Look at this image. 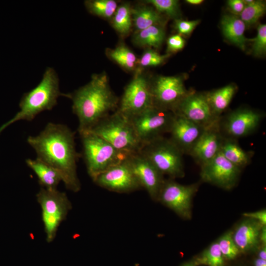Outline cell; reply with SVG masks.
<instances>
[{
    "mask_svg": "<svg viewBox=\"0 0 266 266\" xmlns=\"http://www.w3.org/2000/svg\"><path fill=\"white\" fill-rule=\"evenodd\" d=\"M36 197L41 209L46 240L50 243L54 240L60 225L66 219L72 205L66 194L58 189L41 187Z\"/></svg>",
    "mask_w": 266,
    "mask_h": 266,
    "instance_id": "7",
    "label": "cell"
},
{
    "mask_svg": "<svg viewBox=\"0 0 266 266\" xmlns=\"http://www.w3.org/2000/svg\"><path fill=\"white\" fill-rule=\"evenodd\" d=\"M172 112L205 128L220 119L213 115L206 95L196 93H189Z\"/></svg>",
    "mask_w": 266,
    "mask_h": 266,
    "instance_id": "16",
    "label": "cell"
},
{
    "mask_svg": "<svg viewBox=\"0 0 266 266\" xmlns=\"http://www.w3.org/2000/svg\"><path fill=\"white\" fill-rule=\"evenodd\" d=\"M79 133L87 172L92 180L111 167L124 161L130 154L118 150L91 131Z\"/></svg>",
    "mask_w": 266,
    "mask_h": 266,
    "instance_id": "4",
    "label": "cell"
},
{
    "mask_svg": "<svg viewBox=\"0 0 266 266\" xmlns=\"http://www.w3.org/2000/svg\"><path fill=\"white\" fill-rule=\"evenodd\" d=\"M126 161L141 188L153 200L157 201L165 180L164 175L140 152L129 154Z\"/></svg>",
    "mask_w": 266,
    "mask_h": 266,
    "instance_id": "12",
    "label": "cell"
},
{
    "mask_svg": "<svg viewBox=\"0 0 266 266\" xmlns=\"http://www.w3.org/2000/svg\"><path fill=\"white\" fill-rule=\"evenodd\" d=\"M220 151L226 159L240 169L250 164L254 153L244 150L236 139L227 137H224Z\"/></svg>",
    "mask_w": 266,
    "mask_h": 266,
    "instance_id": "21",
    "label": "cell"
},
{
    "mask_svg": "<svg viewBox=\"0 0 266 266\" xmlns=\"http://www.w3.org/2000/svg\"><path fill=\"white\" fill-rule=\"evenodd\" d=\"M165 32L161 25L150 26L135 32L133 37V42L137 46L158 48L163 43Z\"/></svg>",
    "mask_w": 266,
    "mask_h": 266,
    "instance_id": "25",
    "label": "cell"
},
{
    "mask_svg": "<svg viewBox=\"0 0 266 266\" xmlns=\"http://www.w3.org/2000/svg\"><path fill=\"white\" fill-rule=\"evenodd\" d=\"M131 12L135 32L162 24L163 19L160 13L149 5H141L132 8Z\"/></svg>",
    "mask_w": 266,
    "mask_h": 266,
    "instance_id": "24",
    "label": "cell"
},
{
    "mask_svg": "<svg viewBox=\"0 0 266 266\" xmlns=\"http://www.w3.org/2000/svg\"><path fill=\"white\" fill-rule=\"evenodd\" d=\"M263 225L257 221L247 218L233 232V240L240 252L255 250L260 243V233Z\"/></svg>",
    "mask_w": 266,
    "mask_h": 266,
    "instance_id": "19",
    "label": "cell"
},
{
    "mask_svg": "<svg viewBox=\"0 0 266 266\" xmlns=\"http://www.w3.org/2000/svg\"><path fill=\"white\" fill-rule=\"evenodd\" d=\"M200 168V177L203 181L225 190H230L236 185L241 172L220 151Z\"/></svg>",
    "mask_w": 266,
    "mask_h": 266,
    "instance_id": "13",
    "label": "cell"
},
{
    "mask_svg": "<svg viewBox=\"0 0 266 266\" xmlns=\"http://www.w3.org/2000/svg\"><path fill=\"white\" fill-rule=\"evenodd\" d=\"M195 260L197 266H224V258L217 241L212 243Z\"/></svg>",
    "mask_w": 266,
    "mask_h": 266,
    "instance_id": "29",
    "label": "cell"
},
{
    "mask_svg": "<svg viewBox=\"0 0 266 266\" xmlns=\"http://www.w3.org/2000/svg\"><path fill=\"white\" fill-rule=\"evenodd\" d=\"M139 152L164 175L171 178L185 175L183 154L169 138L162 136L144 144Z\"/></svg>",
    "mask_w": 266,
    "mask_h": 266,
    "instance_id": "6",
    "label": "cell"
},
{
    "mask_svg": "<svg viewBox=\"0 0 266 266\" xmlns=\"http://www.w3.org/2000/svg\"><path fill=\"white\" fill-rule=\"evenodd\" d=\"M206 128L185 118L175 115L169 132V139L183 154L189 155Z\"/></svg>",
    "mask_w": 266,
    "mask_h": 266,
    "instance_id": "18",
    "label": "cell"
},
{
    "mask_svg": "<svg viewBox=\"0 0 266 266\" xmlns=\"http://www.w3.org/2000/svg\"><path fill=\"white\" fill-rule=\"evenodd\" d=\"M219 121L205 129L189 154L200 166L212 159L220 151L224 137Z\"/></svg>",
    "mask_w": 266,
    "mask_h": 266,
    "instance_id": "17",
    "label": "cell"
},
{
    "mask_svg": "<svg viewBox=\"0 0 266 266\" xmlns=\"http://www.w3.org/2000/svg\"><path fill=\"white\" fill-rule=\"evenodd\" d=\"M150 90L153 105L172 112L189 93L181 78L177 76L157 77L150 82Z\"/></svg>",
    "mask_w": 266,
    "mask_h": 266,
    "instance_id": "11",
    "label": "cell"
},
{
    "mask_svg": "<svg viewBox=\"0 0 266 266\" xmlns=\"http://www.w3.org/2000/svg\"><path fill=\"white\" fill-rule=\"evenodd\" d=\"M244 217L258 221L263 225H266V210L262 209L253 212H246L243 214Z\"/></svg>",
    "mask_w": 266,
    "mask_h": 266,
    "instance_id": "37",
    "label": "cell"
},
{
    "mask_svg": "<svg viewBox=\"0 0 266 266\" xmlns=\"http://www.w3.org/2000/svg\"><path fill=\"white\" fill-rule=\"evenodd\" d=\"M152 106L150 81L138 70L125 87L117 110L130 119Z\"/></svg>",
    "mask_w": 266,
    "mask_h": 266,
    "instance_id": "9",
    "label": "cell"
},
{
    "mask_svg": "<svg viewBox=\"0 0 266 266\" xmlns=\"http://www.w3.org/2000/svg\"><path fill=\"white\" fill-rule=\"evenodd\" d=\"M169 56L168 54L160 55L156 51L148 49L143 52L138 60L137 65L142 67L157 66L163 64Z\"/></svg>",
    "mask_w": 266,
    "mask_h": 266,
    "instance_id": "33",
    "label": "cell"
},
{
    "mask_svg": "<svg viewBox=\"0 0 266 266\" xmlns=\"http://www.w3.org/2000/svg\"><path fill=\"white\" fill-rule=\"evenodd\" d=\"M197 265L195 260L190 261L184 264L182 266H197Z\"/></svg>",
    "mask_w": 266,
    "mask_h": 266,
    "instance_id": "43",
    "label": "cell"
},
{
    "mask_svg": "<svg viewBox=\"0 0 266 266\" xmlns=\"http://www.w3.org/2000/svg\"><path fill=\"white\" fill-rule=\"evenodd\" d=\"M221 27L225 37L242 50H245L247 39L244 36L245 24L240 18L225 15L222 18Z\"/></svg>",
    "mask_w": 266,
    "mask_h": 266,
    "instance_id": "22",
    "label": "cell"
},
{
    "mask_svg": "<svg viewBox=\"0 0 266 266\" xmlns=\"http://www.w3.org/2000/svg\"><path fill=\"white\" fill-rule=\"evenodd\" d=\"M63 96L72 100V111L79 121V133L91 130L111 111H115L119 102L104 72L93 74L87 84L72 93H64Z\"/></svg>",
    "mask_w": 266,
    "mask_h": 266,
    "instance_id": "2",
    "label": "cell"
},
{
    "mask_svg": "<svg viewBox=\"0 0 266 266\" xmlns=\"http://www.w3.org/2000/svg\"><path fill=\"white\" fill-rule=\"evenodd\" d=\"M145 2L153 6L158 12L164 13L170 17L177 18L180 15L178 0H147Z\"/></svg>",
    "mask_w": 266,
    "mask_h": 266,
    "instance_id": "32",
    "label": "cell"
},
{
    "mask_svg": "<svg viewBox=\"0 0 266 266\" xmlns=\"http://www.w3.org/2000/svg\"><path fill=\"white\" fill-rule=\"evenodd\" d=\"M266 6L262 1H254L252 3L245 5L240 13V19L245 25H250L257 22L265 13Z\"/></svg>",
    "mask_w": 266,
    "mask_h": 266,
    "instance_id": "30",
    "label": "cell"
},
{
    "mask_svg": "<svg viewBox=\"0 0 266 266\" xmlns=\"http://www.w3.org/2000/svg\"><path fill=\"white\" fill-rule=\"evenodd\" d=\"M27 141L37 159L58 171L67 189L74 193L80 191L76 165L79 155L75 148L74 133L67 126L48 123L38 134L29 136Z\"/></svg>",
    "mask_w": 266,
    "mask_h": 266,
    "instance_id": "1",
    "label": "cell"
},
{
    "mask_svg": "<svg viewBox=\"0 0 266 266\" xmlns=\"http://www.w3.org/2000/svg\"><path fill=\"white\" fill-rule=\"evenodd\" d=\"M263 117L262 113L253 109H239L232 112L223 120L220 118L219 128L224 137L236 139L255 131Z\"/></svg>",
    "mask_w": 266,
    "mask_h": 266,
    "instance_id": "14",
    "label": "cell"
},
{
    "mask_svg": "<svg viewBox=\"0 0 266 266\" xmlns=\"http://www.w3.org/2000/svg\"><path fill=\"white\" fill-rule=\"evenodd\" d=\"M199 183L180 184L172 179L165 180L158 200L182 218L191 217L193 198L197 192Z\"/></svg>",
    "mask_w": 266,
    "mask_h": 266,
    "instance_id": "10",
    "label": "cell"
},
{
    "mask_svg": "<svg viewBox=\"0 0 266 266\" xmlns=\"http://www.w3.org/2000/svg\"><path fill=\"white\" fill-rule=\"evenodd\" d=\"M259 258L266 260V247L263 245L259 252Z\"/></svg>",
    "mask_w": 266,
    "mask_h": 266,
    "instance_id": "40",
    "label": "cell"
},
{
    "mask_svg": "<svg viewBox=\"0 0 266 266\" xmlns=\"http://www.w3.org/2000/svg\"><path fill=\"white\" fill-rule=\"evenodd\" d=\"M217 242L224 259L233 260L240 252L233 240L231 231L224 233Z\"/></svg>",
    "mask_w": 266,
    "mask_h": 266,
    "instance_id": "31",
    "label": "cell"
},
{
    "mask_svg": "<svg viewBox=\"0 0 266 266\" xmlns=\"http://www.w3.org/2000/svg\"><path fill=\"white\" fill-rule=\"evenodd\" d=\"M106 53L110 59L127 70H133L137 66L135 55L125 45L121 44L114 49H109Z\"/></svg>",
    "mask_w": 266,
    "mask_h": 266,
    "instance_id": "26",
    "label": "cell"
},
{
    "mask_svg": "<svg viewBox=\"0 0 266 266\" xmlns=\"http://www.w3.org/2000/svg\"><path fill=\"white\" fill-rule=\"evenodd\" d=\"M27 165L36 174L42 187L47 190H56L62 178L56 169L37 159H27Z\"/></svg>",
    "mask_w": 266,
    "mask_h": 266,
    "instance_id": "20",
    "label": "cell"
},
{
    "mask_svg": "<svg viewBox=\"0 0 266 266\" xmlns=\"http://www.w3.org/2000/svg\"><path fill=\"white\" fill-rule=\"evenodd\" d=\"M236 91V86L230 84L205 94L212 114L215 118H221V113L229 106Z\"/></svg>",
    "mask_w": 266,
    "mask_h": 266,
    "instance_id": "23",
    "label": "cell"
},
{
    "mask_svg": "<svg viewBox=\"0 0 266 266\" xmlns=\"http://www.w3.org/2000/svg\"><path fill=\"white\" fill-rule=\"evenodd\" d=\"M228 4L230 9L235 13H241L245 5L243 0H230Z\"/></svg>",
    "mask_w": 266,
    "mask_h": 266,
    "instance_id": "38",
    "label": "cell"
},
{
    "mask_svg": "<svg viewBox=\"0 0 266 266\" xmlns=\"http://www.w3.org/2000/svg\"><path fill=\"white\" fill-rule=\"evenodd\" d=\"M126 159L100 174L93 181L101 188L119 193L142 189Z\"/></svg>",
    "mask_w": 266,
    "mask_h": 266,
    "instance_id": "15",
    "label": "cell"
},
{
    "mask_svg": "<svg viewBox=\"0 0 266 266\" xmlns=\"http://www.w3.org/2000/svg\"><path fill=\"white\" fill-rule=\"evenodd\" d=\"M186 1L187 3H189L190 4L196 5V4H199L201 3V2H202L203 0H186Z\"/></svg>",
    "mask_w": 266,
    "mask_h": 266,
    "instance_id": "42",
    "label": "cell"
},
{
    "mask_svg": "<svg viewBox=\"0 0 266 266\" xmlns=\"http://www.w3.org/2000/svg\"><path fill=\"white\" fill-rule=\"evenodd\" d=\"M185 45V40L179 34L173 35L167 39V54L176 52L181 50Z\"/></svg>",
    "mask_w": 266,
    "mask_h": 266,
    "instance_id": "36",
    "label": "cell"
},
{
    "mask_svg": "<svg viewBox=\"0 0 266 266\" xmlns=\"http://www.w3.org/2000/svg\"><path fill=\"white\" fill-rule=\"evenodd\" d=\"M255 266H266V260L258 258L254 262Z\"/></svg>",
    "mask_w": 266,
    "mask_h": 266,
    "instance_id": "41",
    "label": "cell"
},
{
    "mask_svg": "<svg viewBox=\"0 0 266 266\" xmlns=\"http://www.w3.org/2000/svg\"><path fill=\"white\" fill-rule=\"evenodd\" d=\"M257 35L252 39L253 41V51L255 55L260 56L266 51V25L260 24L258 27Z\"/></svg>",
    "mask_w": 266,
    "mask_h": 266,
    "instance_id": "34",
    "label": "cell"
},
{
    "mask_svg": "<svg viewBox=\"0 0 266 266\" xmlns=\"http://www.w3.org/2000/svg\"><path fill=\"white\" fill-rule=\"evenodd\" d=\"M101 137L121 151L139 152L142 144L129 118L117 110L101 120L89 131Z\"/></svg>",
    "mask_w": 266,
    "mask_h": 266,
    "instance_id": "5",
    "label": "cell"
},
{
    "mask_svg": "<svg viewBox=\"0 0 266 266\" xmlns=\"http://www.w3.org/2000/svg\"><path fill=\"white\" fill-rule=\"evenodd\" d=\"M132 7L129 3H124L118 6L112 18V26L122 36L129 34L131 31L133 22Z\"/></svg>",
    "mask_w": 266,
    "mask_h": 266,
    "instance_id": "27",
    "label": "cell"
},
{
    "mask_svg": "<svg viewBox=\"0 0 266 266\" xmlns=\"http://www.w3.org/2000/svg\"><path fill=\"white\" fill-rule=\"evenodd\" d=\"M63 95L60 91L57 72L54 68L47 67L39 83L22 96L19 102L20 110L0 127V133L16 122L31 121L41 112L51 110L57 105L58 98Z\"/></svg>",
    "mask_w": 266,
    "mask_h": 266,
    "instance_id": "3",
    "label": "cell"
},
{
    "mask_svg": "<svg viewBox=\"0 0 266 266\" xmlns=\"http://www.w3.org/2000/svg\"><path fill=\"white\" fill-rule=\"evenodd\" d=\"M199 20L186 21L176 19L175 28L181 34L189 35L199 24Z\"/></svg>",
    "mask_w": 266,
    "mask_h": 266,
    "instance_id": "35",
    "label": "cell"
},
{
    "mask_svg": "<svg viewBox=\"0 0 266 266\" xmlns=\"http://www.w3.org/2000/svg\"><path fill=\"white\" fill-rule=\"evenodd\" d=\"M175 114L152 106L130 118L142 145L169 133Z\"/></svg>",
    "mask_w": 266,
    "mask_h": 266,
    "instance_id": "8",
    "label": "cell"
},
{
    "mask_svg": "<svg viewBox=\"0 0 266 266\" xmlns=\"http://www.w3.org/2000/svg\"><path fill=\"white\" fill-rule=\"evenodd\" d=\"M260 242L262 243L263 245L266 244V225L263 226L260 233Z\"/></svg>",
    "mask_w": 266,
    "mask_h": 266,
    "instance_id": "39",
    "label": "cell"
},
{
    "mask_svg": "<svg viewBox=\"0 0 266 266\" xmlns=\"http://www.w3.org/2000/svg\"><path fill=\"white\" fill-rule=\"evenodd\" d=\"M84 3L90 13L104 19L112 17L118 7L114 0H88Z\"/></svg>",
    "mask_w": 266,
    "mask_h": 266,
    "instance_id": "28",
    "label": "cell"
}]
</instances>
